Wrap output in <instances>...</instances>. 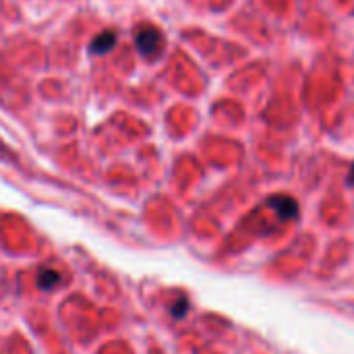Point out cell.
<instances>
[{
	"label": "cell",
	"mask_w": 354,
	"mask_h": 354,
	"mask_svg": "<svg viewBox=\"0 0 354 354\" xmlns=\"http://www.w3.org/2000/svg\"><path fill=\"white\" fill-rule=\"evenodd\" d=\"M135 44H137V50L143 54V56H156L160 54L162 46H164V37H162V31L153 25H141L137 29V35H135Z\"/></svg>",
	"instance_id": "obj_1"
},
{
	"label": "cell",
	"mask_w": 354,
	"mask_h": 354,
	"mask_svg": "<svg viewBox=\"0 0 354 354\" xmlns=\"http://www.w3.org/2000/svg\"><path fill=\"white\" fill-rule=\"evenodd\" d=\"M270 205L276 209V214L282 220H295L299 216V203L292 197H284V195H276L270 199Z\"/></svg>",
	"instance_id": "obj_2"
},
{
	"label": "cell",
	"mask_w": 354,
	"mask_h": 354,
	"mask_svg": "<svg viewBox=\"0 0 354 354\" xmlns=\"http://www.w3.org/2000/svg\"><path fill=\"white\" fill-rule=\"evenodd\" d=\"M114 44H116V33L114 31H104V33H100V35L93 37L89 50L93 54H108L114 48Z\"/></svg>",
	"instance_id": "obj_3"
},
{
	"label": "cell",
	"mask_w": 354,
	"mask_h": 354,
	"mask_svg": "<svg viewBox=\"0 0 354 354\" xmlns=\"http://www.w3.org/2000/svg\"><path fill=\"white\" fill-rule=\"evenodd\" d=\"M37 284H39V288H44V290H52L56 284H60V276H58L56 272H41Z\"/></svg>",
	"instance_id": "obj_4"
},
{
	"label": "cell",
	"mask_w": 354,
	"mask_h": 354,
	"mask_svg": "<svg viewBox=\"0 0 354 354\" xmlns=\"http://www.w3.org/2000/svg\"><path fill=\"white\" fill-rule=\"evenodd\" d=\"M174 307H176V309H174V315H176V317H183V315L187 313V307H189V303H187V299H180V301H178Z\"/></svg>",
	"instance_id": "obj_5"
},
{
	"label": "cell",
	"mask_w": 354,
	"mask_h": 354,
	"mask_svg": "<svg viewBox=\"0 0 354 354\" xmlns=\"http://www.w3.org/2000/svg\"><path fill=\"white\" fill-rule=\"evenodd\" d=\"M348 185H354V164L351 168V174H348Z\"/></svg>",
	"instance_id": "obj_6"
}]
</instances>
